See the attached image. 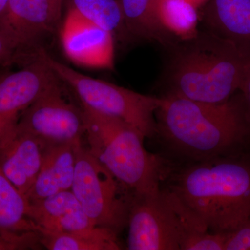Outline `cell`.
Instances as JSON below:
<instances>
[{
  "label": "cell",
  "mask_w": 250,
  "mask_h": 250,
  "mask_svg": "<svg viewBox=\"0 0 250 250\" xmlns=\"http://www.w3.org/2000/svg\"><path fill=\"white\" fill-rule=\"evenodd\" d=\"M163 47L159 97L218 104L239 91L249 49L206 29Z\"/></svg>",
  "instance_id": "6da1fadb"
},
{
  "label": "cell",
  "mask_w": 250,
  "mask_h": 250,
  "mask_svg": "<svg viewBox=\"0 0 250 250\" xmlns=\"http://www.w3.org/2000/svg\"><path fill=\"white\" fill-rule=\"evenodd\" d=\"M156 134L182 162L200 161L248 150L250 127L239 91L223 103L160 97Z\"/></svg>",
  "instance_id": "7a4b0ae2"
},
{
  "label": "cell",
  "mask_w": 250,
  "mask_h": 250,
  "mask_svg": "<svg viewBox=\"0 0 250 250\" xmlns=\"http://www.w3.org/2000/svg\"><path fill=\"white\" fill-rule=\"evenodd\" d=\"M163 187L205 224L229 234L250 217V152L170 164ZM162 187V186H161Z\"/></svg>",
  "instance_id": "3957f363"
},
{
  "label": "cell",
  "mask_w": 250,
  "mask_h": 250,
  "mask_svg": "<svg viewBox=\"0 0 250 250\" xmlns=\"http://www.w3.org/2000/svg\"><path fill=\"white\" fill-rule=\"evenodd\" d=\"M81 106L90 154L132 196L159 192L170 162L148 152L146 138L133 125Z\"/></svg>",
  "instance_id": "277c9868"
},
{
  "label": "cell",
  "mask_w": 250,
  "mask_h": 250,
  "mask_svg": "<svg viewBox=\"0 0 250 250\" xmlns=\"http://www.w3.org/2000/svg\"><path fill=\"white\" fill-rule=\"evenodd\" d=\"M39 59L72 90L82 105L126 122L147 139L155 137V113L161 103L160 97L143 95L87 76L54 59L47 50L41 51Z\"/></svg>",
  "instance_id": "5b68a950"
},
{
  "label": "cell",
  "mask_w": 250,
  "mask_h": 250,
  "mask_svg": "<svg viewBox=\"0 0 250 250\" xmlns=\"http://www.w3.org/2000/svg\"><path fill=\"white\" fill-rule=\"evenodd\" d=\"M71 190L97 227L119 233L127 225L132 195L88 150L75 146Z\"/></svg>",
  "instance_id": "8992f818"
},
{
  "label": "cell",
  "mask_w": 250,
  "mask_h": 250,
  "mask_svg": "<svg viewBox=\"0 0 250 250\" xmlns=\"http://www.w3.org/2000/svg\"><path fill=\"white\" fill-rule=\"evenodd\" d=\"M127 225V250H180L184 233L180 202L166 188L133 195Z\"/></svg>",
  "instance_id": "52a82bcc"
},
{
  "label": "cell",
  "mask_w": 250,
  "mask_h": 250,
  "mask_svg": "<svg viewBox=\"0 0 250 250\" xmlns=\"http://www.w3.org/2000/svg\"><path fill=\"white\" fill-rule=\"evenodd\" d=\"M62 18L49 0H10L0 18V35L12 65L23 67L37 60L47 41L60 31Z\"/></svg>",
  "instance_id": "ba28073f"
},
{
  "label": "cell",
  "mask_w": 250,
  "mask_h": 250,
  "mask_svg": "<svg viewBox=\"0 0 250 250\" xmlns=\"http://www.w3.org/2000/svg\"><path fill=\"white\" fill-rule=\"evenodd\" d=\"M63 85L57 77L23 112L16 128L47 146L82 143L85 131L83 110L80 102L77 105L68 98Z\"/></svg>",
  "instance_id": "9c48e42d"
},
{
  "label": "cell",
  "mask_w": 250,
  "mask_h": 250,
  "mask_svg": "<svg viewBox=\"0 0 250 250\" xmlns=\"http://www.w3.org/2000/svg\"><path fill=\"white\" fill-rule=\"evenodd\" d=\"M57 77L39 59L17 71L0 72V141L16 127L23 112Z\"/></svg>",
  "instance_id": "30bf717a"
},
{
  "label": "cell",
  "mask_w": 250,
  "mask_h": 250,
  "mask_svg": "<svg viewBox=\"0 0 250 250\" xmlns=\"http://www.w3.org/2000/svg\"><path fill=\"white\" fill-rule=\"evenodd\" d=\"M67 58L81 66L111 68L114 38L111 32L72 11H66L60 31Z\"/></svg>",
  "instance_id": "8fae6325"
},
{
  "label": "cell",
  "mask_w": 250,
  "mask_h": 250,
  "mask_svg": "<svg viewBox=\"0 0 250 250\" xmlns=\"http://www.w3.org/2000/svg\"><path fill=\"white\" fill-rule=\"evenodd\" d=\"M47 147L16 127L0 141V168L27 199L40 172Z\"/></svg>",
  "instance_id": "7c38bea8"
},
{
  "label": "cell",
  "mask_w": 250,
  "mask_h": 250,
  "mask_svg": "<svg viewBox=\"0 0 250 250\" xmlns=\"http://www.w3.org/2000/svg\"><path fill=\"white\" fill-rule=\"evenodd\" d=\"M29 217L38 229L87 234L99 228L87 215L71 190H64L43 200L29 202Z\"/></svg>",
  "instance_id": "4fadbf2b"
},
{
  "label": "cell",
  "mask_w": 250,
  "mask_h": 250,
  "mask_svg": "<svg viewBox=\"0 0 250 250\" xmlns=\"http://www.w3.org/2000/svg\"><path fill=\"white\" fill-rule=\"evenodd\" d=\"M30 203L0 168V235L17 249L39 242L36 224L29 217Z\"/></svg>",
  "instance_id": "5bb4252c"
},
{
  "label": "cell",
  "mask_w": 250,
  "mask_h": 250,
  "mask_svg": "<svg viewBox=\"0 0 250 250\" xmlns=\"http://www.w3.org/2000/svg\"><path fill=\"white\" fill-rule=\"evenodd\" d=\"M202 21L206 30L250 49V0H208Z\"/></svg>",
  "instance_id": "9a60e30c"
},
{
  "label": "cell",
  "mask_w": 250,
  "mask_h": 250,
  "mask_svg": "<svg viewBox=\"0 0 250 250\" xmlns=\"http://www.w3.org/2000/svg\"><path fill=\"white\" fill-rule=\"evenodd\" d=\"M77 145L47 146L40 172L28 195V201L43 200L64 190H71Z\"/></svg>",
  "instance_id": "2e32d148"
},
{
  "label": "cell",
  "mask_w": 250,
  "mask_h": 250,
  "mask_svg": "<svg viewBox=\"0 0 250 250\" xmlns=\"http://www.w3.org/2000/svg\"><path fill=\"white\" fill-rule=\"evenodd\" d=\"M123 21L132 41L157 42L165 47L177 38L163 25L159 17L161 0H118Z\"/></svg>",
  "instance_id": "e0dca14e"
},
{
  "label": "cell",
  "mask_w": 250,
  "mask_h": 250,
  "mask_svg": "<svg viewBox=\"0 0 250 250\" xmlns=\"http://www.w3.org/2000/svg\"><path fill=\"white\" fill-rule=\"evenodd\" d=\"M39 243L49 250H121L118 233L109 229L99 228L87 234L49 231L38 229Z\"/></svg>",
  "instance_id": "ac0fdd59"
},
{
  "label": "cell",
  "mask_w": 250,
  "mask_h": 250,
  "mask_svg": "<svg viewBox=\"0 0 250 250\" xmlns=\"http://www.w3.org/2000/svg\"><path fill=\"white\" fill-rule=\"evenodd\" d=\"M66 11L77 12L111 32L121 43L131 42L118 0H63Z\"/></svg>",
  "instance_id": "d6986e66"
},
{
  "label": "cell",
  "mask_w": 250,
  "mask_h": 250,
  "mask_svg": "<svg viewBox=\"0 0 250 250\" xmlns=\"http://www.w3.org/2000/svg\"><path fill=\"white\" fill-rule=\"evenodd\" d=\"M159 14L163 25L174 37H188L197 31L198 16L190 0H161Z\"/></svg>",
  "instance_id": "ffe728a7"
},
{
  "label": "cell",
  "mask_w": 250,
  "mask_h": 250,
  "mask_svg": "<svg viewBox=\"0 0 250 250\" xmlns=\"http://www.w3.org/2000/svg\"><path fill=\"white\" fill-rule=\"evenodd\" d=\"M225 250H250V217L241 228L229 234Z\"/></svg>",
  "instance_id": "44dd1931"
},
{
  "label": "cell",
  "mask_w": 250,
  "mask_h": 250,
  "mask_svg": "<svg viewBox=\"0 0 250 250\" xmlns=\"http://www.w3.org/2000/svg\"><path fill=\"white\" fill-rule=\"evenodd\" d=\"M239 93H241L246 120L250 127V49Z\"/></svg>",
  "instance_id": "7402d4cb"
},
{
  "label": "cell",
  "mask_w": 250,
  "mask_h": 250,
  "mask_svg": "<svg viewBox=\"0 0 250 250\" xmlns=\"http://www.w3.org/2000/svg\"><path fill=\"white\" fill-rule=\"evenodd\" d=\"M12 65V57L7 46L0 35V68Z\"/></svg>",
  "instance_id": "603a6c76"
},
{
  "label": "cell",
  "mask_w": 250,
  "mask_h": 250,
  "mask_svg": "<svg viewBox=\"0 0 250 250\" xmlns=\"http://www.w3.org/2000/svg\"><path fill=\"white\" fill-rule=\"evenodd\" d=\"M16 250V248L13 246L9 241L0 235V250Z\"/></svg>",
  "instance_id": "cb8c5ba5"
},
{
  "label": "cell",
  "mask_w": 250,
  "mask_h": 250,
  "mask_svg": "<svg viewBox=\"0 0 250 250\" xmlns=\"http://www.w3.org/2000/svg\"><path fill=\"white\" fill-rule=\"evenodd\" d=\"M49 2L54 6V9L57 10L59 14H62L63 9V0H49Z\"/></svg>",
  "instance_id": "d4e9b609"
},
{
  "label": "cell",
  "mask_w": 250,
  "mask_h": 250,
  "mask_svg": "<svg viewBox=\"0 0 250 250\" xmlns=\"http://www.w3.org/2000/svg\"><path fill=\"white\" fill-rule=\"evenodd\" d=\"M10 0H0V18L4 14Z\"/></svg>",
  "instance_id": "484cf974"
}]
</instances>
